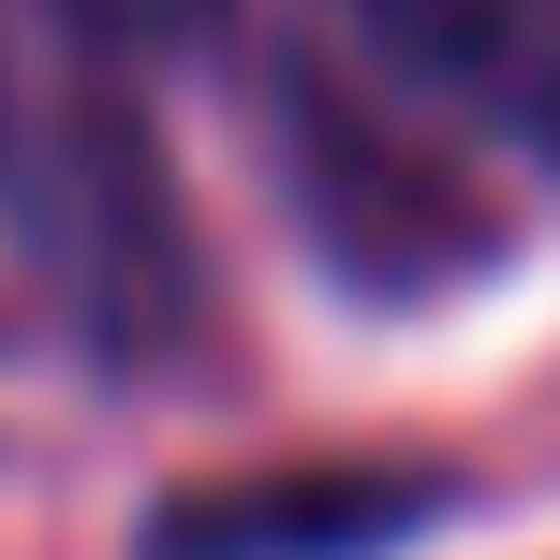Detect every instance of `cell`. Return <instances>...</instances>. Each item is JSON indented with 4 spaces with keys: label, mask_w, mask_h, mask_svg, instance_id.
<instances>
[{
    "label": "cell",
    "mask_w": 560,
    "mask_h": 560,
    "mask_svg": "<svg viewBox=\"0 0 560 560\" xmlns=\"http://www.w3.org/2000/svg\"><path fill=\"white\" fill-rule=\"evenodd\" d=\"M443 104H472L487 133L560 163V0H354Z\"/></svg>",
    "instance_id": "cell-1"
},
{
    "label": "cell",
    "mask_w": 560,
    "mask_h": 560,
    "mask_svg": "<svg viewBox=\"0 0 560 560\" xmlns=\"http://www.w3.org/2000/svg\"><path fill=\"white\" fill-rule=\"evenodd\" d=\"M413 502L428 487H236V502H177L163 560H325V546L398 532Z\"/></svg>",
    "instance_id": "cell-2"
},
{
    "label": "cell",
    "mask_w": 560,
    "mask_h": 560,
    "mask_svg": "<svg viewBox=\"0 0 560 560\" xmlns=\"http://www.w3.org/2000/svg\"><path fill=\"white\" fill-rule=\"evenodd\" d=\"M74 30H104V45H177V30H207L222 0H59Z\"/></svg>",
    "instance_id": "cell-3"
}]
</instances>
